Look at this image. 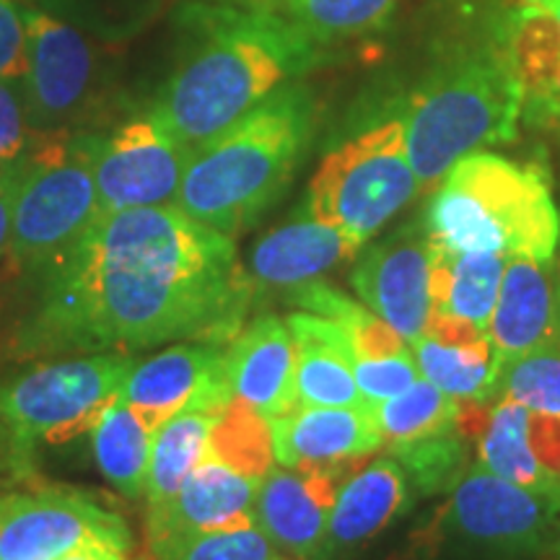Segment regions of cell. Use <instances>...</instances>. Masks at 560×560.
I'll return each mask as SVG.
<instances>
[{"instance_id":"cell-1","label":"cell","mask_w":560,"mask_h":560,"mask_svg":"<svg viewBox=\"0 0 560 560\" xmlns=\"http://www.w3.org/2000/svg\"><path fill=\"white\" fill-rule=\"evenodd\" d=\"M58 265L55 317L89 346L221 342L240 327L252 291L234 236L177 206L100 215Z\"/></svg>"},{"instance_id":"cell-2","label":"cell","mask_w":560,"mask_h":560,"mask_svg":"<svg viewBox=\"0 0 560 560\" xmlns=\"http://www.w3.org/2000/svg\"><path fill=\"white\" fill-rule=\"evenodd\" d=\"M190 39L151 115L187 149H198L280 86L304 75L325 50L265 9L187 5Z\"/></svg>"},{"instance_id":"cell-3","label":"cell","mask_w":560,"mask_h":560,"mask_svg":"<svg viewBox=\"0 0 560 560\" xmlns=\"http://www.w3.org/2000/svg\"><path fill=\"white\" fill-rule=\"evenodd\" d=\"M314 102L304 86H280L192 151L177 208L236 236L276 202L306 156Z\"/></svg>"},{"instance_id":"cell-4","label":"cell","mask_w":560,"mask_h":560,"mask_svg":"<svg viewBox=\"0 0 560 560\" xmlns=\"http://www.w3.org/2000/svg\"><path fill=\"white\" fill-rule=\"evenodd\" d=\"M429 242L452 252H499L552 262L560 213L548 177L499 153H470L433 190L423 221Z\"/></svg>"},{"instance_id":"cell-5","label":"cell","mask_w":560,"mask_h":560,"mask_svg":"<svg viewBox=\"0 0 560 560\" xmlns=\"http://www.w3.org/2000/svg\"><path fill=\"white\" fill-rule=\"evenodd\" d=\"M522 109V89L503 47H478L433 70L402 112L420 190H436L459 159L511 143Z\"/></svg>"},{"instance_id":"cell-6","label":"cell","mask_w":560,"mask_h":560,"mask_svg":"<svg viewBox=\"0 0 560 560\" xmlns=\"http://www.w3.org/2000/svg\"><path fill=\"white\" fill-rule=\"evenodd\" d=\"M96 136H42L21 161L13 195L11 252L16 268L58 265L100 219Z\"/></svg>"},{"instance_id":"cell-7","label":"cell","mask_w":560,"mask_h":560,"mask_svg":"<svg viewBox=\"0 0 560 560\" xmlns=\"http://www.w3.org/2000/svg\"><path fill=\"white\" fill-rule=\"evenodd\" d=\"M420 192L402 115L371 125L319 161L306 213L363 247Z\"/></svg>"},{"instance_id":"cell-8","label":"cell","mask_w":560,"mask_h":560,"mask_svg":"<svg viewBox=\"0 0 560 560\" xmlns=\"http://www.w3.org/2000/svg\"><path fill=\"white\" fill-rule=\"evenodd\" d=\"M26 24L24 86L39 136H79L107 107L122 66V42H107L21 3Z\"/></svg>"},{"instance_id":"cell-9","label":"cell","mask_w":560,"mask_h":560,"mask_svg":"<svg viewBox=\"0 0 560 560\" xmlns=\"http://www.w3.org/2000/svg\"><path fill=\"white\" fill-rule=\"evenodd\" d=\"M132 366L122 353L45 363L0 387V420L21 441L62 444L94 429L120 397Z\"/></svg>"},{"instance_id":"cell-10","label":"cell","mask_w":560,"mask_h":560,"mask_svg":"<svg viewBox=\"0 0 560 560\" xmlns=\"http://www.w3.org/2000/svg\"><path fill=\"white\" fill-rule=\"evenodd\" d=\"M86 545L130 552L120 514L75 490H37L0 499V560H58Z\"/></svg>"},{"instance_id":"cell-11","label":"cell","mask_w":560,"mask_h":560,"mask_svg":"<svg viewBox=\"0 0 560 560\" xmlns=\"http://www.w3.org/2000/svg\"><path fill=\"white\" fill-rule=\"evenodd\" d=\"M190 156L192 149L179 143L151 112L120 125L109 136H96L94 185L100 215L177 206Z\"/></svg>"},{"instance_id":"cell-12","label":"cell","mask_w":560,"mask_h":560,"mask_svg":"<svg viewBox=\"0 0 560 560\" xmlns=\"http://www.w3.org/2000/svg\"><path fill=\"white\" fill-rule=\"evenodd\" d=\"M450 520L478 548L527 556L548 545L558 527L560 506L548 495L503 480L475 462L452 488Z\"/></svg>"},{"instance_id":"cell-13","label":"cell","mask_w":560,"mask_h":560,"mask_svg":"<svg viewBox=\"0 0 560 560\" xmlns=\"http://www.w3.org/2000/svg\"><path fill=\"white\" fill-rule=\"evenodd\" d=\"M369 457L338 465L270 467L255 499V520L276 548L299 560H322L338 493Z\"/></svg>"},{"instance_id":"cell-14","label":"cell","mask_w":560,"mask_h":560,"mask_svg":"<svg viewBox=\"0 0 560 560\" xmlns=\"http://www.w3.org/2000/svg\"><path fill=\"white\" fill-rule=\"evenodd\" d=\"M355 296L405 342H416L431 319V262L425 229L405 226L359 252L350 272Z\"/></svg>"},{"instance_id":"cell-15","label":"cell","mask_w":560,"mask_h":560,"mask_svg":"<svg viewBox=\"0 0 560 560\" xmlns=\"http://www.w3.org/2000/svg\"><path fill=\"white\" fill-rule=\"evenodd\" d=\"M472 441L486 470L560 506V420L501 397L488 402Z\"/></svg>"},{"instance_id":"cell-16","label":"cell","mask_w":560,"mask_h":560,"mask_svg":"<svg viewBox=\"0 0 560 560\" xmlns=\"http://www.w3.org/2000/svg\"><path fill=\"white\" fill-rule=\"evenodd\" d=\"M257 490L260 480L231 470L206 452L182 482L177 495L159 511H149L151 545L198 532L252 527L257 524Z\"/></svg>"},{"instance_id":"cell-17","label":"cell","mask_w":560,"mask_h":560,"mask_svg":"<svg viewBox=\"0 0 560 560\" xmlns=\"http://www.w3.org/2000/svg\"><path fill=\"white\" fill-rule=\"evenodd\" d=\"M231 397L262 418H280L296 408V346L289 322L268 314L231 338L223 350Z\"/></svg>"},{"instance_id":"cell-18","label":"cell","mask_w":560,"mask_h":560,"mask_svg":"<svg viewBox=\"0 0 560 560\" xmlns=\"http://www.w3.org/2000/svg\"><path fill=\"white\" fill-rule=\"evenodd\" d=\"M558 301L552 262H540L522 255L506 257L499 299H495L488 322L495 376L509 361L556 342Z\"/></svg>"},{"instance_id":"cell-19","label":"cell","mask_w":560,"mask_h":560,"mask_svg":"<svg viewBox=\"0 0 560 560\" xmlns=\"http://www.w3.org/2000/svg\"><path fill=\"white\" fill-rule=\"evenodd\" d=\"M272 454L283 467L338 465L384 450L374 408H293L270 420Z\"/></svg>"},{"instance_id":"cell-20","label":"cell","mask_w":560,"mask_h":560,"mask_svg":"<svg viewBox=\"0 0 560 560\" xmlns=\"http://www.w3.org/2000/svg\"><path fill=\"white\" fill-rule=\"evenodd\" d=\"M361 247L301 210L296 219L272 229L249 255V280L262 289L293 291L319 280L346 260H355Z\"/></svg>"},{"instance_id":"cell-21","label":"cell","mask_w":560,"mask_h":560,"mask_svg":"<svg viewBox=\"0 0 560 560\" xmlns=\"http://www.w3.org/2000/svg\"><path fill=\"white\" fill-rule=\"evenodd\" d=\"M221 342L174 346L153 359L130 369L122 384L120 400L156 433L174 412H179L198 392L221 380L223 371Z\"/></svg>"},{"instance_id":"cell-22","label":"cell","mask_w":560,"mask_h":560,"mask_svg":"<svg viewBox=\"0 0 560 560\" xmlns=\"http://www.w3.org/2000/svg\"><path fill=\"white\" fill-rule=\"evenodd\" d=\"M412 359L423 380L457 402H486L495 380L493 346L486 330L472 322L431 314L416 342Z\"/></svg>"},{"instance_id":"cell-23","label":"cell","mask_w":560,"mask_h":560,"mask_svg":"<svg viewBox=\"0 0 560 560\" xmlns=\"http://www.w3.org/2000/svg\"><path fill=\"white\" fill-rule=\"evenodd\" d=\"M408 475L392 454L363 465L342 482L327 524L322 560L363 548L408 509Z\"/></svg>"},{"instance_id":"cell-24","label":"cell","mask_w":560,"mask_h":560,"mask_svg":"<svg viewBox=\"0 0 560 560\" xmlns=\"http://www.w3.org/2000/svg\"><path fill=\"white\" fill-rule=\"evenodd\" d=\"M231 400L234 397L223 374L221 380L198 392L179 412H174L166 423L159 425L153 433L149 480H145L149 511L166 506L177 495L187 475L195 470V465L206 457L210 431Z\"/></svg>"},{"instance_id":"cell-25","label":"cell","mask_w":560,"mask_h":560,"mask_svg":"<svg viewBox=\"0 0 560 560\" xmlns=\"http://www.w3.org/2000/svg\"><path fill=\"white\" fill-rule=\"evenodd\" d=\"M296 346V408H359L363 400L353 376V348L330 319L312 312L291 314Z\"/></svg>"},{"instance_id":"cell-26","label":"cell","mask_w":560,"mask_h":560,"mask_svg":"<svg viewBox=\"0 0 560 560\" xmlns=\"http://www.w3.org/2000/svg\"><path fill=\"white\" fill-rule=\"evenodd\" d=\"M503 52L532 115L560 120V21L556 11L550 5H520Z\"/></svg>"},{"instance_id":"cell-27","label":"cell","mask_w":560,"mask_h":560,"mask_svg":"<svg viewBox=\"0 0 560 560\" xmlns=\"http://www.w3.org/2000/svg\"><path fill=\"white\" fill-rule=\"evenodd\" d=\"M429 240V236H425ZM431 314H446L488 332L499 299L506 255L499 252H452L429 242Z\"/></svg>"},{"instance_id":"cell-28","label":"cell","mask_w":560,"mask_h":560,"mask_svg":"<svg viewBox=\"0 0 560 560\" xmlns=\"http://www.w3.org/2000/svg\"><path fill=\"white\" fill-rule=\"evenodd\" d=\"M153 431L120 397L91 429V450L104 478L130 499L145 495Z\"/></svg>"},{"instance_id":"cell-29","label":"cell","mask_w":560,"mask_h":560,"mask_svg":"<svg viewBox=\"0 0 560 560\" xmlns=\"http://www.w3.org/2000/svg\"><path fill=\"white\" fill-rule=\"evenodd\" d=\"M400 3L402 0H262L257 9L278 13L314 45L327 47L376 32Z\"/></svg>"},{"instance_id":"cell-30","label":"cell","mask_w":560,"mask_h":560,"mask_svg":"<svg viewBox=\"0 0 560 560\" xmlns=\"http://www.w3.org/2000/svg\"><path fill=\"white\" fill-rule=\"evenodd\" d=\"M374 408L376 425H380L384 450L392 452L397 446L410 444V441L433 436L457 425L462 402L452 400L429 380H416L400 395L389 400L371 405Z\"/></svg>"},{"instance_id":"cell-31","label":"cell","mask_w":560,"mask_h":560,"mask_svg":"<svg viewBox=\"0 0 560 560\" xmlns=\"http://www.w3.org/2000/svg\"><path fill=\"white\" fill-rule=\"evenodd\" d=\"M107 42H130L149 32L177 0H21Z\"/></svg>"},{"instance_id":"cell-32","label":"cell","mask_w":560,"mask_h":560,"mask_svg":"<svg viewBox=\"0 0 560 560\" xmlns=\"http://www.w3.org/2000/svg\"><path fill=\"white\" fill-rule=\"evenodd\" d=\"M208 454L231 470L262 480L276 459L270 420L252 410L249 405L231 400L210 431Z\"/></svg>"},{"instance_id":"cell-33","label":"cell","mask_w":560,"mask_h":560,"mask_svg":"<svg viewBox=\"0 0 560 560\" xmlns=\"http://www.w3.org/2000/svg\"><path fill=\"white\" fill-rule=\"evenodd\" d=\"M514 400L540 416L560 420V346L535 348L520 359L509 361L499 371L486 402Z\"/></svg>"},{"instance_id":"cell-34","label":"cell","mask_w":560,"mask_h":560,"mask_svg":"<svg viewBox=\"0 0 560 560\" xmlns=\"http://www.w3.org/2000/svg\"><path fill=\"white\" fill-rule=\"evenodd\" d=\"M389 454L400 462L405 475H410L420 493L452 490L467 472V439L462 436L457 425L397 446Z\"/></svg>"},{"instance_id":"cell-35","label":"cell","mask_w":560,"mask_h":560,"mask_svg":"<svg viewBox=\"0 0 560 560\" xmlns=\"http://www.w3.org/2000/svg\"><path fill=\"white\" fill-rule=\"evenodd\" d=\"M151 552L156 560H272L278 556V548L257 524H252V527L174 537L151 545Z\"/></svg>"},{"instance_id":"cell-36","label":"cell","mask_w":560,"mask_h":560,"mask_svg":"<svg viewBox=\"0 0 560 560\" xmlns=\"http://www.w3.org/2000/svg\"><path fill=\"white\" fill-rule=\"evenodd\" d=\"M39 138L30 117L24 75L0 79V166L21 164Z\"/></svg>"},{"instance_id":"cell-37","label":"cell","mask_w":560,"mask_h":560,"mask_svg":"<svg viewBox=\"0 0 560 560\" xmlns=\"http://www.w3.org/2000/svg\"><path fill=\"white\" fill-rule=\"evenodd\" d=\"M353 376L363 400L376 405L408 389L412 382L420 380V371L412 359V350H405V353L382 355V359H353Z\"/></svg>"},{"instance_id":"cell-38","label":"cell","mask_w":560,"mask_h":560,"mask_svg":"<svg viewBox=\"0 0 560 560\" xmlns=\"http://www.w3.org/2000/svg\"><path fill=\"white\" fill-rule=\"evenodd\" d=\"M26 70V24L21 0H0V79H21Z\"/></svg>"},{"instance_id":"cell-39","label":"cell","mask_w":560,"mask_h":560,"mask_svg":"<svg viewBox=\"0 0 560 560\" xmlns=\"http://www.w3.org/2000/svg\"><path fill=\"white\" fill-rule=\"evenodd\" d=\"M19 166H0V260H9L11 252V223H13V195H16Z\"/></svg>"},{"instance_id":"cell-40","label":"cell","mask_w":560,"mask_h":560,"mask_svg":"<svg viewBox=\"0 0 560 560\" xmlns=\"http://www.w3.org/2000/svg\"><path fill=\"white\" fill-rule=\"evenodd\" d=\"M58 560H140V558H130L125 550L107 548V545H86V548L68 552V556H62Z\"/></svg>"},{"instance_id":"cell-41","label":"cell","mask_w":560,"mask_h":560,"mask_svg":"<svg viewBox=\"0 0 560 560\" xmlns=\"http://www.w3.org/2000/svg\"><path fill=\"white\" fill-rule=\"evenodd\" d=\"M202 3H221V5H242V9H257L262 0H202Z\"/></svg>"},{"instance_id":"cell-42","label":"cell","mask_w":560,"mask_h":560,"mask_svg":"<svg viewBox=\"0 0 560 560\" xmlns=\"http://www.w3.org/2000/svg\"><path fill=\"white\" fill-rule=\"evenodd\" d=\"M552 550H556V560H560V520H558V527H556V542H552Z\"/></svg>"},{"instance_id":"cell-43","label":"cell","mask_w":560,"mask_h":560,"mask_svg":"<svg viewBox=\"0 0 560 560\" xmlns=\"http://www.w3.org/2000/svg\"><path fill=\"white\" fill-rule=\"evenodd\" d=\"M552 0H520V5H550Z\"/></svg>"},{"instance_id":"cell-44","label":"cell","mask_w":560,"mask_h":560,"mask_svg":"<svg viewBox=\"0 0 560 560\" xmlns=\"http://www.w3.org/2000/svg\"><path fill=\"white\" fill-rule=\"evenodd\" d=\"M560 296V293H558ZM556 342L560 346V301H558V325H556Z\"/></svg>"},{"instance_id":"cell-45","label":"cell","mask_w":560,"mask_h":560,"mask_svg":"<svg viewBox=\"0 0 560 560\" xmlns=\"http://www.w3.org/2000/svg\"><path fill=\"white\" fill-rule=\"evenodd\" d=\"M550 9L556 11V16H558V21H560V0H552V3H550Z\"/></svg>"},{"instance_id":"cell-46","label":"cell","mask_w":560,"mask_h":560,"mask_svg":"<svg viewBox=\"0 0 560 560\" xmlns=\"http://www.w3.org/2000/svg\"><path fill=\"white\" fill-rule=\"evenodd\" d=\"M556 285H558V293H560V260H558V276H556Z\"/></svg>"},{"instance_id":"cell-47","label":"cell","mask_w":560,"mask_h":560,"mask_svg":"<svg viewBox=\"0 0 560 560\" xmlns=\"http://www.w3.org/2000/svg\"><path fill=\"white\" fill-rule=\"evenodd\" d=\"M272 560H285V558H280V556H276V558H272Z\"/></svg>"},{"instance_id":"cell-48","label":"cell","mask_w":560,"mask_h":560,"mask_svg":"<svg viewBox=\"0 0 560 560\" xmlns=\"http://www.w3.org/2000/svg\"><path fill=\"white\" fill-rule=\"evenodd\" d=\"M552 560H556V558H552Z\"/></svg>"}]
</instances>
